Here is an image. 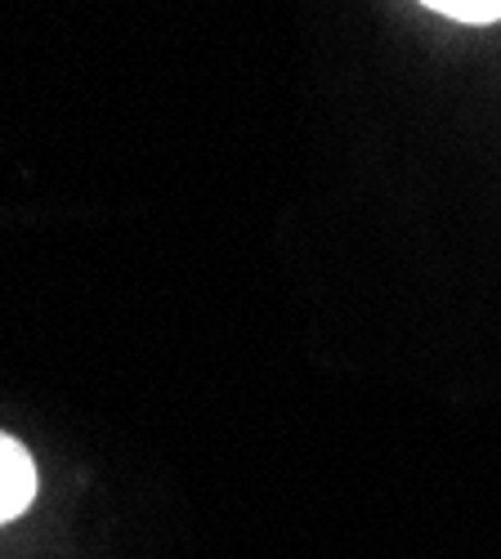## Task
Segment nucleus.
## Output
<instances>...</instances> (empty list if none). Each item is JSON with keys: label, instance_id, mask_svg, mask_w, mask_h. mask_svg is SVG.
I'll use <instances>...</instances> for the list:
<instances>
[{"label": "nucleus", "instance_id": "obj_1", "mask_svg": "<svg viewBox=\"0 0 501 559\" xmlns=\"http://www.w3.org/2000/svg\"><path fill=\"white\" fill-rule=\"evenodd\" d=\"M36 497V465L27 448L10 435H0V524L19 520Z\"/></svg>", "mask_w": 501, "mask_h": 559}, {"label": "nucleus", "instance_id": "obj_2", "mask_svg": "<svg viewBox=\"0 0 501 559\" xmlns=\"http://www.w3.org/2000/svg\"><path fill=\"white\" fill-rule=\"evenodd\" d=\"M439 14H452V19H466V23H484V19H497L501 14V0H426Z\"/></svg>", "mask_w": 501, "mask_h": 559}]
</instances>
